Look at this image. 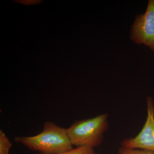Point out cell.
Returning a JSON list of instances; mask_svg holds the SVG:
<instances>
[{
  "label": "cell",
  "instance_id": "5",
  "mask_svg": "<svg viewBox=\"0 0 154 154\" xmlns=\"http://www.w3.org/2000/svg\"><path fill=\"white\" fill-rule=\"evenodd\" d=\"M12 143L2 130L0 131V154H9Z\"/></svg>",
  "mask_w": 154,
  "mask_h": 154
},
{
  "label": "cell",
  "instance_id": "4",
  "mask_svg": "<svg viewBox=\"0 0 154 154\" xmlns=\"http://www.w3.org/2000/svg\"><path fill=\"white\" fill-rule=\"evenodd\" d=\"M147 110L146 119L140 132L135 137L125 139L122 142V146L154 152V102L152 97L147 99Z\"/></svg>",
  "mask_w": 154,
  "mask_h": 154
},
{
  "label": "cell",
  "instance_id": "1",
  "mask_svg": "<svg viewBox=\"0 0 154 154\" xmlns=\"http://www.w3.org/2000/svg\"><path fill=\"white\" fill-rule=\"evenodd\" d=\"M14 140L41 154H58L73 149L66 128L60 127L51 122L44 123L43 130L39 134L17 137Z\"/></svg>",
  "mask_w": 154,
  "mask_h": 154
},
{
  "label": "cell",
  "instance_id": "2",
  "mask_svg": "<svg viewBox=\"0 0 154 154\" xmlns=\"http://www.w3.org/2000/svg\"><path fill=\"white\" fill-rule=\"evenodd\" d=\"M108 115L101 114L94 118L75 122L67 128L73 146L94 149L102 143L104 133L108 129Z\"/></svg>",
  "mask_w": 154,
  "mask_h": 154
},
{
  "label": "cell",
  "instance_id": "7",
  "mask_svg": "<svg viewBox=\"0 0 154 154\" xmlns=\"http://www.w3.org/2000/svg\"><path fill=\"white\" fill-rule=\"evenodd\" d=\"M119 154H154V152L146 150L128 149L122 146L119 149Z\"/></svg>",
  "mask_w": 154,
  "mask_h": 154
},
{
  "label": "cell",
  "instance_id": "3",
  "mask_svg": "<svg viewBox=\"0 0 154 154\" xmlns=\"http://www.w3.org/2000/svg\"><path fill=\"white\" fill-rule=\"evenodd\" d=\"M131 37L135 43L144 44L154 51V0H149L145 13L136 18Z\"/></svg>",
  "mask_w": 154,
  "mask_h": 154
},
{
  "label": "cell",
  "instance_id": "6",
  "mask_svg": "<svg viewBox=\"0 0 154 154\" xmlns=\"http://www.w3.org/2000/svg\"><path fill=\"white\" fill-rule=\"evenodd\" d=\"M58 154H96L94 149L86 146L77 147L69 151Z\"/></svg>",
  "mask_w": 154,
  "mask_h": 154
},
{
  "label": "cell",
  "instance_id": "8",
  "mask_svg": "<svg viewBox=\"0 0 154 154\" xmlns=\"http://www.w3.org/2000/svg\"><path fill=\"white\" fill-rule=\"evenodd\" d=\"M37 3H39V1H25V2H24L23 1H22V3L26 5H32V4H36Z\"/></svg>",
  "mask_w": 154,
  "mask_h": 154
}]
</instances>
